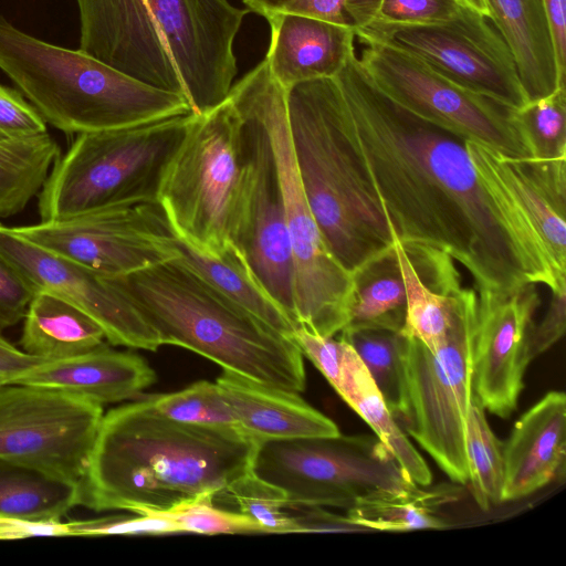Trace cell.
Returning <instances> with one entry per match:
<instances>
[{"label":"cell","instance_id":"obj_27","mask_svg":"<svg viewBox=\"0 0 566 566\" xmlns=\"http://www.w3.org/2000/svg\"><path fill=\"white\" fill-rule=\"evenodd\" d=\"M22 322V350L44 359L75 356L106 339L102 327L92 317L46 291L34 292Z\"/></svg>","mask_w":566,"mask_h":566},{"label":"cell","instance_id":"obj_29","mask_svg":"<svg viewBox=\"0 0 566 566\" xmlns=\"http://www.w3.org/2000/svg\"><path fill=\"white\" fill-rule=\"evenodd\" d=\"M352 280L349 321L343 329L402 332L407 296L395 245L360 265L352 273Z\"/></svg>","mask_w":566,"mask_h":566},{"label":"cell","instance_id":"obj_13","mask_svg":"<svg viewBox=\"0 0 566 566\" xmlns=\"http://www.w3.org/2000/svg\"><path fill=\"white\" fill-rule=\"evenodd\" d=\"M10 229L34 245L116 277L178 258L158 201L125 203Z\"/></svg>","mask_w":566,"mask_h":566},{"label":"cell","instance_id":"obj_3","mask_svg":"<svg viewBox=\"0 0 566 566\" xmlns=\"http://www.w3.org/2000/svg\"><path fill=\"white\" fill-rule=\"evenodd\" d=\"M109 279L134 302L163 345L187 348L223 370L268 386L297 394L305 389L303 355L293 339L178 258Z\"/></svg>","mask_w":566,"mask_h":566},{"label":"cell","instance_id":"obj_49","mask_svg":"<svg viewBox=\"0 0 566 566\" xmlns=\"http://www.w3.org/2000/svg\"><path fill=\"white\" fill-rule=\"evenodd\" d=\"M33 536H69L67 524L63 521L34 522L0 517V539H21Z\"/></svg>","mask_w":566,"mask_h":566},{"label":"cell","instance_id":"obj_23","mask_svg":"<svg viewBox=\"0 0 566 566\" xmlns=\"http://www.w3.org/2000/svg\"><path fill=\"white\" fill-rule=\"evenodd\" d=\"M266 20L271 41L264 60L286 91L298 83L335 77L355 52L356 36L349 28L291 13Z\"/></svg>","mask_w":566,"mask_h":566},{"label":"cell","instance_id":"obj_4","mask_svg":"<svg viewBox=\"0 0 566 566\" xmlns=\"http://www.w3.org/2000/svg\"><path fill=\"white\" fill-rule=\"evenodd\" d=\"M291 137L302 185L338 262L353 273L392 247L395 232L344 122V102L333 78L286 91Z\"/></svg>","mask_w":566,"mask_h":566},{"label":"cell","instance_id":"obj_41","mask_svg":"<svg viewBox=\"0 0 566 566\" xmlns=\"http://www.w3.org/2000/svg\"><path fill=\"white\" fill-rule=\"evenodd\" d=\"M69 536H96L112 534H172L180 533L170 520L151 513L108 515L92 520L66 522Z\"/></svg>","mask_w":566,"mask_h":566},{"label":"cell","instance_id":"obj_46","mask_svg":"<svg viewBox=\"0 0 566 566\" xmlns=\"http://www.w3.org/2000/svg\"><path fill=\"white\" fill-rule=\"evenodd\" d=\"M551 301L539 324L533 325L531 355L534 359L558 342L566 327V291L551 292Z\"/></svg>","mask_w":566,"mask_h":566},{"label":"cell","instance_id":"obj_51","mask_svg":"<svg viewBox=\"0 0 566 566\" xmlns=\"http://www.w3.org/2000/svg\"><path fill=\"white\" fill-rule=\"evenodd\" d=\"M460 2L463 6L470 8L471 10H473L486 18H489V15H490L486 0H460Z\"/></svg>","mask_w":566,"mask_h":566},{"label":"cell","instance_id":"obj_38","mask_svg":"<svg viewBox=\"0 0 566 566\" xmlns=\"http://www.w3.org/2000/svg\"><path fill=\"white\" fill-rule=\"evenodd\" d=\"M213 494H201L182 501L170 509L156 511L140 509L135 514L151 513L174 522L180 533L198 534H242L264 533V530L250 516L214 506Z\"/></svg>","mask_w":566,"mask_h":566},{"label":"cell","instance_id":"obj_36","mask_svg":"<svg viewBox=\"0 0 566 566\" xmlns=\"http://www.w3.org/2000/svg\"><path fill=\"white\" fill-rule=\"evenodd\" d=\"M513 122L531 158L566 157V86L512 111Z\"/></svg>","mask_w":566,"mask_h":566},{"label":"cell","instance_id":"obj_19","mask_svg":"<svg viewBox=\"0 0 566 566\" xmlns=\"http://www.w3.org/2000/svg\"><path fill=\"white\" fill-rule=\"evenodd\" d=\"M76 3L81 51L138 81L186 96L146 0Z\"/></svg>","mask_w":566,"mask_h":566},{"label":"cell","instance_id":"obj_12","mask_svg":"<svg viewBox=\"0 0 566 566\" xmlns=\"http://www.w3.org/2000/svg\"><path fill=\"white\" fill-rule=\"evenodd\" d=\"M103 405L21 384L0 386V460L82 484Z\"/></svg>","mask_w":566,"mask_h":566},{"label":"cell","instance_id":"obj_37","mask_svg":"<svg viewBox=\"0 0 566 566\" xmlns=\"http://www.w3.org/2000/svg\"><path fill=\"white\" fill-rule=\"evenodd\" d=\"M155 409L165 417L191 424L239 429L237 419L217 382L200 380L187 388L150 395Z\"/></svg>","mask_w":566,"mask_h":566},{"label":"cell","instance_id":"obj_21","mask_svg":"<svg viewBox=\"0 0 566 566\" xmlns=\"http://www.w3.org/2000/svg\"><path fill=\"white\" fill-rule=\"evenodd\" d=\"M566 396L549 391L515 422L503 442L502 502L526 497L565 472Z\"/></svg>","mask_w":566,"mask_h":566},{"label":"cell","instance_id":"obj_11","mask_svg":"<svg viewBox=\"0 0 566 566\" xmlns=\"http://www.w3.org/2000/svg\"><path fill=\"white\" fill-rule=\"evenodd\" d=\"M361 43V66L395 103L504 156L531 158L513 122V109L459 85L401 49L375 41Z\"/></svg>","mask_w":566,"mask_h":566},{"label":"cell","instance_id":"obj_2","mask_svg":"<svg viewBox=\"0 0 566 566\" xmlns=\"http://www.w3.org/2000/svg\"><path fill=\"white\" fill-rule=\"evenodd\" d=\"M258 443L235 428L169 419L144 396L103 416L81 484L82 505L135 513L217 496L251 471Z\"/></svg>","mask_w":566,"mask_h":566},{"label":"cell","instance_id":"obj_35","mask_svg":"<svg viewBox=\"0 0 566 566\" xmlns=\"http://www.w3.org/2000/svg\"><path fill=\"white\" fill-rule=\"evenodd\" d=\"M465 453L473 497L483 511L502 503L503 442L493 433L485 409L473 395L467 423Z\"/></svg>","mask_w":566,"mask_h":566},{"label":"cell","instance_id":"obj_7","mask_svg":"<svg viewBox=\"0 0 566 566\" xmlns=\"http://www.w3.org/2000/svg\"><path fill=\"white\" fill-rule=\"evenodd\" d=\"M230 91L258 116L271 146L292 251L295 324L335 336L349 321L352 273L332 253L308 205L290 132L286 90L263 60Z\"/></svg>","mask_w":566,"mask_h":566},{"label":"cell","instance_id":"obj_20","mask_svg":"<svg viewBox=\"0 0 566 566\" xmlns=\"http://www.w3.org/2000/svg\"><path fill=\"white\" fill-rule=\"evenodd\" d=\"M470 158L509 196L543 248L556 282L566 286V157H507L471 139Z\"/></svg>","mask_w":566,"mask_h":566},{"label":"cell","instance_id":"obj_25","mask_svg":"<svg viewBox=\"0 0 566 566\" xmlns=\"http://www.w3.org/2000/svg\"><path fill=\"white\" fill-rule=\"evenodd\" d=\"M489 19L507 44L528 101L549 95L560 82L542 0H486Z\"/></svg>","mask_w":566,"mask_h":566},{"label":"cell","instance_id":"obj_14","mask_svg":"<svg viewBox=\"0 0 566 566\" xmlns=\"http://www.w3.org/2000/svg\"><path fill=\"white\" fill-rule=\"evenodd\" d=\"M489 18L463 7L453 19L432 24H388L373 21L357 31L360 42L401 49L459 85L511 109L528 98L514 57Z\"/></svg>","mask_w":566,"mask_h":566},{"label":"cell","instance_id":"obj_39","mask_svg":"<svg viewBox=\"0 0 566 566\" xmlns=\"http://www.w3.org/2000/svg\"><path fill=\"white\" fill-rule=\"evenodd\" d=\"M219 495L230 499L239 512L253 518L264 533H298V526L286 509L283 491L252 471L235 480Z\"/></svg>","mask_w":566,"mask_h":566},{"label":"cell","instance_id":"obj_42","mask_svg":"<svg viewBox=\"0 0 566 566\" xmlns=\"http://www.w3.org/2000/svg\"><path fill=\"white\" fill-rule=\"evenodd\" d=\"M460 0H380L374 21L388 24H432L453 19Z\"/></svg>","mask_w":566,"mask_h":566},{"label":"cell","instance_id":"obj_5","mask_svg":"<svg viewBox=\"0 0 566 566\" xmlns=\"http://www.w3.org/2000/svg\"><path fill=\"white\" fill-rule=\"evenodd\" d=\"M0 70L66 135L117 129L193 113L182 94L161 90L78 50L36 39L0 15Z\"/></svg>","mask_w":566,"mask_h":566},{"label":"cell","instance_id":"obj_30","mask_svg":"<svg viewBox=\"0 0 566 566\" xmlns=\"http://www.w3.org/2000/svg\"><path fill=\"white\" fill-rule=\"evenodd\" d=\"M459 490L438 485L430 490L378 491L361 497L346 510V517L365 531L410 532L449 527L436 516L441 505L455 501Z\"/></svg>","mask_w":566,"mask_h":566},{"label":"cell","instance_id":"obj_32","mask_svg":"<svg viewBox=\"0 0 566 566\" xmlns=\"http://www.w3.org/2000/svg\"><path fill=\"white\" fill-rule=\"evenodd\" d=\"M60 154L49 133L0 142V219L22 212L38 197Z\"/></svg>","mask_w":566,"mask_h":566},{"label":"cell","instance_id":"obj_15","mask_svg":"<svg viewBox=\"0 0 566 566\" xmlns=\"http://www.w3.org/2000/svg\"><path fill=\"white\" fill-rule=\"evenodd\" d=\"M196 114L229 95L235 35L249 13L229 0H146Z\"/></svg>","mask_w":566,"mask_h":566},{"label":"cell","instance_id":"obj_33","mask_svg":"<svg viewBox=\"0 0 566 566\" xmlns=\"http://www.w3.org/2000/svg\"><path fill=\"white\" fill-rule=\"evenodd\" d=\"M339 334L357 354L387 408L400 422L407 411L408 336L386 328L343 329Z\"/></svg>","mask_w":566,"mask_h":566},{"label":"cell","instance_id":"obj_18","mask_svg":"<svg viewBox=\"0 0 566 566\" xmlns=\"http://www.w3.org/2000/svg\"><path fill=\"white\" fill-rule=\"evenodd\" d=\"M228 97L244 117L250 138L249 186L235 243L272 297L294 321L292 251L271 146L250 106L231 91Z\"/></svg>","mask_w":566,"mask_h":566},{"label":"cell","instance_id":"obj_44","mask_svg":"<svg viewBox=\"0 0 566 566\" xmlns=\"http://www.w3.org/2000/svg\"><path fill=\"white\" fill-rule=\"evenodd\" d=\"M302 355L310 359L336 389L339 384L343 359L347 343L342 339L324 337L303 327H296L291 336Z\"/></svg>","mask_w":566,"mask_h":566},{"label":"cell","instance_id":"obj_47","mask_svg":"<svg viewBox=\"0 0 566 566\" xmlns=\"http://www.w3.org/2000/svg\"><path fill=\"white\" fill-rule=\"evenodd\" d=\"M294 517L298 533L302 532H364L365 530L353 524L347 517L329 513L323 507L286 505Z\"/></svg>","mask_w":566,"mask_h":566},{"label":"cell","instance_id":"obj_45","mask_svg":"<svg viewBox=\"0 0 566 566\" xmlns=\"http://www.w3.org/2000/svg\"><path fill=\"white\" fill-rule=\"evenodd\" d=\"M34 292L23 275L0 253V334L23 319Z\"/></svg>","mask_w":566,"mask_h":566},{"label":"cell","instance_id":"obj_10","mask_svg":"<svg viewBox=\"0 0 566 566\" xmlns=\"http://www.w3.org/2000/svg\"><path fill=\"white\" fill-rule=\"evenodd\" d=\"M251 471L283 491L286 505L348 510L378 491L419 486L373 434L262 440Z\"/></svg>","mask_w":566,"mask_h":566},{"label":"cell","instance_id":"obj_48","mask_svg":"<svg viewBox=\"0 0 566 566\" xmlns=\"http://www.w3.org/2000/svg\"><path fill=\"white\" fill-rule=\"evenodd\" d=\"M554 45L558 75L566 84V0H542Z\"/></svg>","mask_w":566,"mask_h":566},{"label":"cell","instance_id":"obj_16","mask_svg":"<svg viewBox=\"0 0 566 566\" xmlns=\"http://www.w3.org/2000/svg\"><path fill=\"white\" fill-rule=\"evenodd\" d=\"M0 253L34 291L53 293L92 317L112 345L151 352L163 346L155 328L109 277L34 245L2 223Z\"/></svg>","mask_w":566,"mask_h":566},{"label":"cell","instance_id":"obj_26","mask_svg":"<svg viewBox=\"0 0 566 566\" xmlns=\"http://www.w3.org/2000/svg\"><path fill=\"white\" fill-rule=\"evenodd\" d=\"M176 249L179 260L229 298L280 333L292 336L296 324L265 289L238 243L229 241L218 252H205L176 237Z\"/></svg>","mask_w":566,"mask_h":566},{"label":"cell","instance_id":"obj_9","mask_svg":"<svg viewBox=\"0 0 566 566\" xmlns=\"http://www.w3.org/2000/svg\"><path fill=\"white\" fill-rule=\"evenodd\" d=\"M476 308V290L462 287L447 337L436 352L407 335V411L400 426L458 484L469 480L465 434Z\"/></svg>","mask_w":566,"mask_h":566},{"label":"cell","instance_id":"obj_43","mask_svg":"<svg viewBox=\"0 0 566 566\" xmlns=\"http://www.w3.org/2000/svg\"><path fill=\"white\" fill-rule=\"evenodd\" d=\"M44 133L46 123L24 96L0 84V142Z\"/></svg>","mask_w":566,"mask_h":566},{"label":"cell","instance_id":"obj_8","mask_svg":"<svg viewBox=\"0 0 566 566\" xmlns=\"http://www.w3.org/2000/svg\"><path fill=\"white\" fill-rule=\"evenodd\" d=\"M191 116L77 134L54 161L38 195L40 219L158 201L163 174Z\"/></svg>","mask_w":566,"mask_h":566},{"label":"cell","instance_id":"obj_6","mask_svg":"<svg viewBox=\"0 0 566 566\" xmlns=\"http://www.w3.org/2000/svg\"><path fill=\"white\" fill-rule=\"evenodd\" d=\"M250 177L244 117L227 97L192 113L163 174L158 202L176 237L205 252L235 242Z\"/></svg>","mask_w":566,"mask_h":566},{"label":"cell","instance_id":"obj_22","mask_svg":"<svg viewBox=\"0 0 566 566\" xmlns=\"http://www.w3.org/2000/svg\"><path fill=\"white\" fill-rule=\"evenodd\" d=\"M155 381V370L142 356L103 343L75 356L44 360L10 384L51 388L104 405L138 398Z\"/></svg>","mask_w":566,"mask_h":566},{"label":"cell","instance_id":"obj_34","mask_svg":"<svg viewBox=\"0 0 566 566\" xmlns=\"http://www.w3.org/2000/svg\"><path fill=\"white\" fill-rule=\"evenodd\" d=\"M405 281L407 308L402 333L436 352L444 342L461 287L452 291L429 285L419 275L403 245L395 233V242Z\"/></svg>","mask_w":566,"mask_h":566},{"label":"cell","instance_id":"obj_50","mask_svg":"<svg viewBox=\"0 0 566 566\" xmlns=\"http://www.w3.org/2000/svg\"><path fill=\"white\" fill-rule=\"evenodd\" d=\"M44 360L48 359L29 355L8 340H0V377L4 384H10L21 373Z\"/></svg>","mask_w":566,"mask_h":566},{"label":"cell","instance_id":"obj_31","mask_svg":"<svg viewBox=\"0 0 566 566\" xmlns=\"http://www.w3.org/2000/svg\"><path fill=\"white\" fill-rule=\"evenodd\" d=\"M77 505L81 484L0 460V517L57 522Z\"/></svg>","mask_w":566,"mask_h":566},{"label":"cell","instance_id":"obj_1","mask_svg":"<svg viewBox=\"0 0 566 566\" xmlns=\"http://www.w3.org/2000/svg\"><path fill=\"white\" fill-rule=\"evenodd\" d=\"M334 80L348 139L401 243L446 252L470 272L476 292L566 290L509 196L475 169L465 137L390 99L355 52Z\"/></svg>","mask_w":566,"mask_h":566},{"label":"cell","instance_id":"obj_17","mask_svg":"<svg viewBox=\"0 0 566 566\" xmlns=\"http://www.w3.org/2000/svg\"><path fill=\"white\" fill-rule=\"evenodd\" d=\"M535 286L511 293L478 292L472 389L482 407L500 418L515 411L533 359V317L541 304Z\"/></svg>","mask_w":566,"mask_h":566},{"label":"cell","instance_id":"obj_24","mask_svg":"<svg viewBox=\"0 0 566 566\" xmlns=\"http://www.w3.org/2000/svg\"><path fill=\"white\" fill-rule=\"evenodd\" d=\"M217 385L230 406L239 430L255 441L336 436V423L304 401L297 392L268 386L223 370Z\"/></svg>","mask_w":566,"mask_h":566},{"label":"cell","instance_id":"obj_40","mask_svg":"<svg viewBox=\"0 0 566 566\" xmlns=\"http://www.w3.org/2000/svg\"><path fill=\"white\" fill-rule=\"evenodd\" d=\"M249 12L265 19L291 13L321 19L352 29L355 33L377 15L380 0H243Z\"/></svg>","mask_w":566,"mask_h":566},{"label":"cell","instance_id":"obj_53","mask_svg":"<svg viewBox=\"0 0 566 566\" xmlns=\"http://www.w3.org/2000/svg\"><path fill=\"white\" fill-rule=\"evenodd\" d=\"M0 340H6V339L1 336V334H0Z\"/></svg>","mask_w":566,"mask_h":566},{"label":"cell","instance_id":"obj_28","mask_svg":"<svg viewBox=\"0 0 566 566\" xmlns=\"http://www.w3.org/2000/svg\"><path fill=\"white\" fill-rule=\"evenodd\" d=\"M335 391L369 424L411 481L419 486L431 484L428 464L387 408L364 364L348 344Z\"/></svg>","mask_w":566,"mask_h":566},{"label":"cell","instance_id":"obj_52","mask_svg":"<svg viewBox=\"0 0 566 566\" xmlns=\"http://www.w3.org/2000/svg\"><path fill=\"white\" fill-rule=\"evenodd\" d=\"M1 385H4V382H3L2 378L0 377V386Z\"/></svg>","mask_w":566,"mask_h":566}]
</instances>
